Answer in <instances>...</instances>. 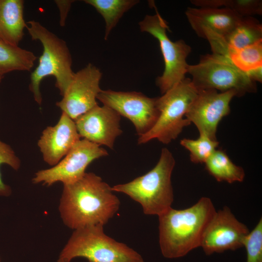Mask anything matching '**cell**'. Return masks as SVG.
Returning a JSON list of instances; mask_svg holds the SVG:
<instances>
[{
	"instance_id": "cell-19",
	"label": "cell",
	"mask_w": 262,
	"mask_h": 262,
	"mask_svg": "<svg viewBox=\"0 0 262 262\" xmlns=\"http://www.w3.org/2000/svg\"><path fill=\"white\" fill-rule=\"evenodd\" d=\"M36 59L33 52L0 39V77L13 71H30Z\"/></svg>"
},
{
	"instance_id": "cell-28",
	"label": "cell",
	"mask_w": 262,
	"mask_h": 262,
	"mask_svg": "<svg viewBox=\"0 0 262 262\" xmlns=\"http://www.w3.org/2000/svg\"><path fill=\"white\" fill-rule=\"evenodd\" d=\"M248 77L253 82H262V66L251 70L246 73Z\"/></svg>"
},
{
	"instance_id": "cell-24",
	"label": "cell",
	"mask_w": 262,
	"mask_h": 262,
	"mask_svg": "<svg viewBox=\"0 0 262 262\" xmlns=\"http://www.w3.org/2000/svg\"><path fill=\"white\" fill-rule=\"evenodd\" d=\"M246 262H262V218L246 236L243 243Z\"/></svg>"
},
{
	"instance_id": "cell-9",
	"label": "cell",
	"mask_w": 262,
	"mask_h": 262,
	"mask_svg": "<svg viewBox=\"0 0 262 262\" xmlns=\"http://www.w3.org/2000/svg\"><path fill=\"white\" fill-rule=\"evenodd\" d=\"M108 155L106 149L100 146L81 139L57 164L37 171L32 181L48 186L57 182L63 184L73 183L84 175L86 168L93 161Z\"/></svg>"
},
{
	"instance_id": "cell-5",
	"label": "cell",
	"mask_w": 262,
	"mask_h": 262,
	"mask_svg": "<svg viewBox=\"0 0 262 262\" xmlns=\"http://www.w3.org/2000/svg\"><path fill=\"white\" fill-rule=\"evenodd\" d=\"M77 257L89 262H144L137 252L107 235L101 225L74 230L58 262H70Z\"/></svg>"
},
{
	"instance_id": "cell-12",
	"label": "cell",
	"mask_w": 262,
	"mask_h": 262,
	"mask_svg": "<svg viewBox=\"0 0 262 262\" xmlns=\"http://www.w3.org/2000/svg\"><path fill=\"white\" fill-rule=\"evenodd\" d=\"M249 232L246 226L236 218L228 207L224 206L216 211L208 224L200 247L207 255L235 250L243 247Z\"/></svg>"
},
{
	"instance_id": "cell-27",
	"label": "cell",
	"mask_w": 262,
	"mask_h": 262,
	"mask_svg": "<svg viewBox=\"0 0 262 262\" xmlns=\"http://www.w3.org/2000/svg\"><path fill=\"white\" fill-rule=\"evenodd\" d=\"M73 1L72 0L56 1V3L58 4L61 11V25L64 24L65 19Z\"/></svg>"
},
{
	"instance_id": "cell-1",
	"label": "cell",
	"mask_w": 262,
	"mask_h": 262,
	"mask_svg": "<svg viewBox=\"0 0 262 262\" xmlns=\"http://www.w3.org/2000/svg\"><path fill=\"white\" fill-rule=\"evenodd\" d=\"M63 185L59 210L70 229L104 226L119 210L120 201L112 187L94 173H85L79 180Z\"/></svg>"
},
{
	"instance_id": "cell-29",
	"label": "cell",
	"mask_w": 262,
	"mask_h": 262,
	"mask_svg": "<svg viewBox=\"0 0 262 262\" xmlns=\"http://www.w3.org/2000/svg\"><path fill=\"white\" fill-rule=\"evenodd\" d=\"M2 78L0 77V82H1V80H2Z\"/></svg>"
},
{
	"instance_id": "cell-8",
	"label": "cell",
	"mask_w": 262,
	"mask_h": 262,
	"mask_svg": "<svg viewBox=\"0 0 262 262\" xmlns=\"http://www.w3.org/2000/svg\"><path fill=\"white\" fill-rule=\"evenodd\" d=\"M139 25L142 32L150 34L159 43L164 69L157 78L156 84L163 94L186 78L189 66L186 59L192 49L182 39L174 42L169 38L167 22L157 10L154 15H146Z\"/></svg>"
},
{
	"instance_id": "cell-2",
	"label": "cell",
	"mask_w": 262,
	"mask_h": 262,
	"mask_svg": "<svg viewBox=\"0 0 262 262\" xmlns=\"http://www.w3.org/2000/svg\"><path fill=\"white\" fill-rule=\"evenodd\" d=\"M216 211L212 200L202 197L189 208L171 207L158 216L159 242L163 256L178 258L200 247L205 229Z\"/></svg>"
},
{
	"instance_id": "cell-18",
	"label": "cell",
	"mask_w": 262,
	"mask_h": 262,
	"mask_svg": "<svg viewBox=\"0 0 262 262\" xmlns=\"http://www.w3.org/2000/svg\"><path fill=\"white\" fill-rule=\"evenodd\" d=\"M262 40V25L252 16H243L234 28L213 51L227 57L229 51L241 49Z\"/></svg>"
},
{
	"instance_id": "cell-7",
	"label": "cell",
	"mask_w": 262,
	"mask_h": 262,
	"mask_svg": "<svg viewBox=\"0 0 262 262\" xmlns=\"http://www.w3.org/2000/svg\"><path fill=\"white\" fill-rule=\"evenodd\" d=\"M187 73L198 91L214 89L220 92H236L238 97L257 92L256 82L232 64L226 56L207 54L195 65H189Z\"/></svg>"
},
{
	"instance_id": "cell-15",
	"label": "cell",
	"mask_w": 262,
	"mask_h": 262,
	"mask_svg": "<svg viewBox=\"0 0 262 262\" xmlns=\"http://www.w3.org/2000/svg\"><path fill=\"white\" fill-rule=\"evenodd\" d=\"M74 122L81 137L111 149L113 148L116 138L122 133L120 115L104 105L95 106Z\"/></svg>"
},
{
	"instance_id": "cell-26",
	"label": "cell",
	"mask_w": 262,
	"mask_h": 262,
	"mask_svg": "<svg viewBox=\"0 0 262 262\" xmlns=\"http://www.w3.org/2000/svg\"><path fill=\"white\" fill-rule=\"evenodd\" d=\"M5 164L17 170L20 166V161L10 146L0 141V166ZM10 187L5 184L2 180L0 172V196H8L11 194Z\"/></svg>"
},
{
	"instance_id": "cell-3",
	"label": "cell",
	"mask_w": 262,
	"mask_h": 262,
	"mask_svg": "<svg viewBox=\"0 0 262 262\" xmlns=\"http://www.w3.org/2000/svg\"><path fill=\"white\" fill-rule=\"evenodd\" d=\"M175 165L171 152L163 148L157 164L151 170L131 181L114 185L112 191L125 194L139 203L145 214L158 216L172 207L174 194L171 175Z\"/></svg>"
},
{
	"instance_id": "cell-17",
	"label": "cell",
	"mask_w": 262,
	"mask_h": 262,
	"mask_svg": "<svg viewBox=\"0 0 262 262\" xmlns=\"http://www.w3.org/2000/svg\"><path fill=\"white\" fill-rule=\"evenodd\" d=\"M23 4L22 0H0V39L14 46H18L27 27Z\"/></svg>"
},
{
	"instance_id": "cell-21",
	"label": "cell",
	"mask_w": 262,
	"mask_h": 262,
	"mask_svg": "<svg viewBox=\"0 0 262 262\" xmlns=\"http://www.w3.org/2000/svg\"><path fill=\"white\" fill-rule=\"evenodd\" d=\"M102 16L105 22L104 39H108L124 14L135 6L138 0H85Z\"/></svg>"
},
{
	"instance_id": "cell-13",
	"label": "cell",
	"mask_w": 262,
	"mask_h": 262,
	"mask_svg": "<svg viewBox=\"0 0 262 262\" xmlns=\"http://www.w3.org/2000/svg\"><path fill=\"white\" fill-rule=\"evenodd\" d=\"M100 70L89 64L77 73L60 101L56 105L75 121L78 117L98 105V95L102 90Z\"/></svg>"
},
{
	"instance_id": "cell-25",
	"label": "cell",
	"mask_w": 262,
	"mask_h": 262,
	"mask_svg": "<svg viewBox=\"0 0 262 262\" xmlns=\"http://www.w3.org/2000/svg\"><path fill=\"white\" fill-rule=\"evenodd\" d=\"M215 7L224 6L242 16L262 15V1L260 0H215Z\"/></svg>"
},
{
	"instance_id": "cell-6",
	"label": "cell",
	"mask_w": 262,
	"mask_h": 262,
	"mask_svg": "<svg viewBox=\"0 0 262 262\" xmlns=\"http://www.w3.org/2000/svg\"><path fill=\"white\" fill-rule=\"evenodd\" d=\"M197 93L191 79L186 77L162 96L156 98L158 118L150 131L139 136L138 144L155 139L167 144L176 139L183 128L191 124L184 116Z\"/></svg>"
},
{
	"instance_id": "cell-20",
	"label": "cell",
	"mask_w": 262,
	"mask_h": 262,
	"mask_svg": "<svg viewBox=\"0 0 262 262\" xmlns=\"http://www.w3.org/2000/svg\"><path fill=\"white\" fill-rule=\"evenodd\" d=\"M204 164L206 170L217 181L232 183L245 179L244 169L235 164L221 149H216Z\"/></svg>"
},
{
	"instance_id": "cell-30",
	"label": "cell",
	"mask_w": 262,
	"mask_h": 262,
	"mask_svg": "<svg viewBox=\"0 0 262 262\" xmlns=\"http://www.w3.org/2000/svg\"></svg>"
},
{
	"instance_id": "cell-14",
	"label": "cell",
	"mask_w": 262,
	"mask_h": 262,
	"mask_svg": "<svg viewBox=\"0 0 262 262\" xmlns=\"http://www.w3.org/2000/svg\"><path fill=\"white\" fill-rule=\"evenodd\" d=\"M185 14L192 29L209 42L211 49L220 44L243 17L225 7H188Z\"/></svg>"
},
{
	"instance_id": "cell-11",
	"label": "cell",
	"mask_w": 262,
	"mask_h": 262,
	"mask_svg": "<svg viewBox=\"0 0 262 262\" xmlns=\"http://www.w3.org/2000/svg\"><path fill=\"white\" fill-rule=\"evenodd\" d=\"M238 97L234 90L219 92L214 89L198 91L185 118L197 128L199 134L217 140L216 133L219 122L230 113V102Z\"/></svg>"
},
{
	"instance_id": "cell-22",
	"label": "cell",
	"mask_w": 262,
	"mask_h": 262,
	"mask_svg": "<svg viewBox=\"0 0 262 262\" xmlns=\"http://www.w3.org/2000/svg\"><path fill=\"white\" fill-rule=\"evenodd\" d=\"M227 57L237 68L246 73L262 66V40L246 47L229 51Z\"/></svg>"
},
{
	"instance_id": "cell-16",
	"label": "cell",
	"mask_w": 262,
	"mask_h": 262,
	"mask_svg": "<svg viewBox=\"0 0 262 262\" xmlns=\"http://www.w3.org/2000/svg\"><path fill=\"white\" fill-rule=\"evenodd\" d=\"M80 138L74 121L62 112L57 124L43 131L37 145L44 161L53 166L67 154Z\"/></svg>"
},
{
	"instance_id": "cell-4",
	"label": "cell",
	"mask_w": 262,
	"mask_h": 262,
	"mask_svg": "<svg viewBox=\"0 0 262 262\" xmlns=\"http://www.w3.org/2000/svg\"><path fill=\"white\" fill-rule=\"evenodd\" d=\"M26 23L27 30L32 39L39 40L43 47L38 65L31 74L29 85L34 100L41 105L42 98L40 84L44 78L54 76L56 79L55 86L63 96L75 73L72 70L71 55L66 42L38 21L31 20Z\"/></svg>"
},
{
	"instance_id": "cell-23",
	"label": "cell",
	"mask_w": 262,
	"mask_h": 262,
	"mask_svg": "<svg viewBox=\"0 0 262 262\" xmlns=\"http://www.w3.org/2000/svg\"><path fill=\"white\" fill-rule=\"evenodd\" d=\"M180 143L189 151L191 162L196 164L205 163L219 144L217 140L212 139L203 134H199L196 139H183Z\"/></svg>"
},
{
	"instance_id": "cell-10",
	"label": "cell",
	"mask_w": 262,
	"mask_h": 262,
	"mask_svg": "<svg viewBox=\"0 0 262 262\" xmlns=\"http://www.w3.org/2000/svg\"><path fill=\"white\" fill-rule=\"evenodd\" d=\"M97 98L103 105L129 119L139 136L151 130L159 115L156 98H149L140 92L102 90Z\"/></svg>"
}]
</instances>
